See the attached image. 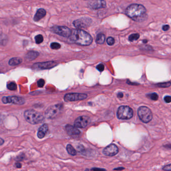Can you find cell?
<instances>
[{
  "label": "cell",
  "mask_w": 171,
  "mask_h": 171,
  "mask_svg": "<svg viewBox=\"0 0 171 171\" xmlns=\"http://www.w3.org/2000/svg\"><path fill=\"white\" fill-rule=\"evenodd\" d=\"M148 41L147 40V39H145V40H143V42L144 43V44H146V43L148 42Z\"/></svg>",
  "instance_id": "obj_42"
},
{
  "label": "cell",
  "mask_w": 171,
  "mask_h": 171,
  "mask_svg": "<svg viewBox=\"0 0 171 171\" xmlns=\"http://www.w3.org/2000/svg\"><path fill=\"white\" fill-rule=\"evenodd\" d=\"M66 130L70 135H77L80 134V131L75 126L68 124L66 126Z\"/></svg>",
  "instance_id": "obj_15"
},
{
  "label": "cell",
  "mask_w": 171,
  "mask_h": 171,
  "mask_svg": "<svg viewBox=\"0 0 171 171\" xmlns=\"http://www.w3.org/2000/svg\"><path fill=\"white\" fill-rule=\"evenodd\" d=\"M39 53L37 51H31L28 52L25 56V58L28 61H32L39 56Z\"/></svg>",
  "instance_id": "obj_18"
},
{
  "label": "cell",
  "mask_w": 171,
  "mask_h": 171,
  "mask_svg": "<svg viewBox=\"0 0 171 171\" xmlns=\"http://www.w3.org/2000/svg\"><path fill=\"white\" fill-rule=\"evenodd\" d=\"M124 168H117V169H115L114 170H124Z\"/></svg>",
  "instance_id": "obj_41"
},
{
  "label": "cell",
  "mask_w": 171,
  "mask_h": 171,
  "mask_svg": "<svg viewBox=\"0 0 171 171\" xmlns=\"http://www.w3.org/2000/svg\"><path fill=\"white\" fill-rule=\"evenodd\" d=\"M35 39L36 43L38 44H39L42 43L43 40H44V38H43V36L42 35H38L35 38Z\"/></svg>",
  "instance_id": "obj_27"
},
{
  "label": "cell",
  "mask_w": 171,
  "mask_h": 171,
  "mask_svg": "<svg viewBox=\"0 0 171 171\" xmlns=\"http://www.w3.org/2000/svg\"><path fill=\"white\" fill-rule=\"evenodd\" d=\"M22 59L20 57H14L9 61V64L11 66H16L21 64Z\"/></svg>",
  "instance_id": "obj_19"
},
{
  "label": "cell",
  "mask_w": 171,
  "mask_h": 171,
  "mask_svg": "<svg viewBox=\"0 0 171 171\" xmlns=\"http://www.w3.org/2000/svg\"><path fill=\"white\" fill-rule=\"evenodd\" d=\"M8 37L5 34L0 35V44L2 45H6L8 42Z\"/></svg>",
  "instance_id": "obj_22"
},
{
  "label": "cell",
  "mask_w": 171,
  "mask_h": 171,
  "mask_svg": "<svg viewBox=\"0 0 171 171\" xmlns=\"http://www.w3.org/2000/svg\"><path fill=\"white\" fill-rule=\"evenodd\" d=\"M138 115L141 120L144 123L150 122L153 115L151 110L146 106H141L138 110Z\"/></svg>",
  "instance_id": "obj_4"
},
{
  "label": "cell",
  "mask_w": 171,
  "mask_h": 171,
  "mask_svg": "<svg viewBox=\"0 0 171 171\" xmlns=\"http://www.w3.org/2000/svg\"><path fill=\"white\" fill-rule=\"evenodd\" d=\"M24 117L27 122L33 124H36L43 122L44 117L43 115L34 110H26L24 113Z\"/></svg>",
  "instance_id": "obj_3"
},
{
  "label": "cell",
  "mask_w": 171,
  "mask_h": 171,
  "mask_svg": "<svg viewBox=\"0 0 171 171\" xmlns=\"http://www.w3.org/2000/svg\"><path fill=\"white\" fill-rule=\"evenodd\" d=\"M4 143V140L2 138H0V146L2 145Z\"/></svg>",
  "instance_id": "obj_39"
},
{
  "label": "cell",
  "mask_w": 171,
  "mask_h": 171,
  "mask_svg": "<svg viewBox=\"0 0 171 171\" xmlns=\"http://www.w3.org/2000/svg\"><path fill=\"white\" fill-rule=\"evenodd\" d=\"M156 86H158L159 87H162V88H166V87H169L171 86V82L169 81V82H163V83H160Z\"/></svg>",
  "instance_id": "obj_25"
},
{
  "label": "cell",
  "mask_w": 171,
  "mask_h": 171,
  "mask_svg": "<svg viewBox=\"0 0 171 171\" xmlns=\"http://www.w3.org/2000/svg\"><path fill=\"white\" fill-rule=\"evenodd\" d=\"M163 170L164 171H170L171 170V164L165 166L163 168Z\"/></svg>",
  "instance_id": "obj_33"
},
{
  "label": "cell",
  "mask_w": 171,
  "mask_h": 171,
  "mask_svg": "<svg viewBox=\"0 0 171 171\" xmlns=\"http://www.w3.org/2000/svg\"><path fill=\"white\" fill-rule=\"evenodd\" d=\"M69 38L74 43L81 46H89L93 42L92 36L88 33L79 29L72 30Z\"/></svg>",
  "instance_id": "obj_2"
},
{
  "label": "cell",
  "mask_w": 171,
  "mask_h": 171,
  "mask_svg": "<svg viewBox=\"0 0 171 171\" xmlns=\"http://www.w3.org/2000/svg\"><path fill=\"white\" fill-rule=\"evenodd\" d=\"M107 43L109 45L112 46L115 43V39L113 37H108L107 39Z\"/></svg>",
  "instance_id": "obj_29"
},
{
  "label": "cell",
  "mask_w": 171,
  "mask_h": 171,
  "mask_svg": "<svg viewBox=\"0 0 171 171\" xmlns=\"http://www.w3.org/2000/svg\"><path fill=\"white\" fill-rule=\"evenodd\" d=\"M62 104H58L53 105L50 107L46 111V115L47 117L49 118H54L60 112L62 109Z\"/></svg>",
  "instance_id": "obj_9"
},
{
  "label": "cell",
  "mask_w": 171,
  "mask_h": 171,
  "mask_svg": "<svg viewBox=\"0 0 171 171\" xmlns=\"http://www.w3.org/2000/svg\"><path fill=\"white\" fill-rule=\"evenodd\" d=\"M16 167L18 168H21L22 167V165H21V164H20V163H17V164H16Z\"/></svg>",
  "instance_id": "obj_37"
},
{
  "label": "cell",
  "mask_w": 171,
  "mask_h": 171,
  "mask_svg": "<svg viewBox=\"0 0 171 171\" xmlns=\"http://www.w3.org/2000/svg\"><path fill=\"white\" fill-rule=\"evenodd\" d=\"M2 102L4 104H13L17 105H22L25 102L24 98L15 96H5L2 99Z\"/></svg>",
  "instance_id": "obj_7"
},
{
  "label": "cell",
  "mask_w": 171,
  "mask_h": 171,
  "mask_svg": "<svg viewBox=\"0 0 171 171\" xmlns=\"http://www.w3.org/2000/svg\"><path fill=\"white\" fill-rule=\"evenodd\" d=\"M46 15V11L44 9H39L37 10L34 17V20L35 22H38L40 21L41 19L43 18Z\"/></svg>",
  "instance_id": "obj_17"
},
{
  "label": "cell",
  "mask_w": 171,
  "mask_h": 171,
  "mask_svg": "<svg viewBox=\"0 0 171 171\" xmlns=\"http://www.w3.org/2000/svg\"><path fill=\"white\" fill-rule=\"evenodd\" d=\"M169 29H170V26L169 25H165L163 26V27H162V29L164 31H167Z\"/></svg>",
  "instance_id": "obj_34"
},
{
  "label": "cell",
  "mask_w": 171,
  "mask_h": 171,
  "mask_svg": "<svg viewBox=\"0 0 171 171\" xmlns=\"http://www.w3.org/2000/svg\"><path fill=\"white\" fill-rule=\"evenodd\" d=\"M92 20L89 18H82L74 21L73 25L77 28L81 29L87 28L92 24Z\"/></svg>",
  "instance_id": "obj_10"
},
{
  "label": "cell",
  "mask_w": 171,
  "mask_h": 171,
  "mask_svg": "<svg viewBox=\"0 0 171 171\" xmlns=\"http://www.w3.org/2000/svg\"><path fill=\"white\" fill-rule=\"evenodd\" d=\"M7 88L10 90H16L17 89V85L14 82H11L7 85Z\"/></svg>",
  "instance_id": "obj_26"
},
{
  "label": "cell",
  "mask_w": 171,
  "mask_h": 171,
  "mask_svg": "<svg viewBox=\"0 0 171 171\" xmlns=\"http://www.w3.org/2000/svg\"><path fill=\"white\" fill-rule=\"evenodd\" d=\"M119 152V149L116 145L111 144L106 147L103 150V153L107 156H114Z\"/></svg>",
  "instance_id": "obj_14"
},
{
  "label": "cell",
  "mask_w": 171,
  "mask_h": 171,
  "mask_svg": "<svg viewBox=\"0 0 171 171\" xmlns=\"http://www.w3.org/2000/svg\"><path fill=\"white\" fill-rule=\"evenodd\" d=\"M89 118L87 116H81L75 121V126L79 128H84L89 122Z\"/></svg>",
  "instance_id": "obj_13"
},
{
  "label": "cell",
  "mask_w": 171,
  "mask_h": 171,
  "mask_svg": "<svg viewBox=\"0 0 171 171\" xmlns=\"http://www.w3.org/2000/svg\"><path fill=\"white\" fill-rule=\"evenodd\" d=\"M140 37V35L138 33L132 34L129 37V40L131 42H133L136 40H137Z\"/></svg>",
  "instance_id": "obj_23"
},
{
  "label": "cell",
  "mask_w": 171,
  "mask_h": 171,
  "mask_svg": "<svg viewBox=\"0 0 171 171\" xmlns=\"http://www.w3.org/2000/svg\"><path fill=\"white\" fill-rule=\"evenodd\" d=\"M117 96L119 98H122L123 97V94L122 92H119L118 95H117Z\"/></svg>",
  "instance_id": "obj_36"
},
{
  "label": "cell",
  "mask_w": 171,
  "mask_h": 171,
  "mask_svg": "<svg viewBox=\"0 0 171 171\" xmlns=\"http://www.w3.org/2000/svg\"><path fill=\"white\" fill-rule=\"evenodd\" d=\"M48 129H49V128H48V124H44L39 129L38 134H37L38 137L39 139H42L43 138H44L47 134V133L48 132Z\"/></svg>",
  "instance_id": "obj_16"
},
{
  "label": "cell",
  "mask_w": 171,
  "mask_h": 171,
  "mask_svg": "<svg viewBox=\"0 0 171 171\" xmlns=\"http://www.w3.org/2000/svg\"><path fill=\"white\" fill-rule=\"evenodd\" d=\"M88 4L89 8L93 10L103 9L106 7L105 0H90Z\"/></svg>",
  "instance_id": "obj_12"
},
{
  "label": "cell",
  "mask_w": 171,
  "mask_h": 171,
  "mask_svg": "<svg viewBox=\"0 0 171 171\" xmlns=\"http://www.w3.org/2000/svg\"><path fill=\"white\" fill-rule=\"evenodd\" d=\"M91 170H105V169H100V168H93L91 169Z\"/></svg>",
  "instance_id": "obj_38"
},
{
  "label": "cell",
  "mask_w": 171,
  "mask_h": 171,
  "mask_svg": "<svg viewBox=\"0 0 171 171\" xmlns=\"http://www.w3.org/2000/svg\"><path fill=\"white\" fill-rule=\"evenodd\" d=\"M145 49L148 51H153L152 47L150 46V45H146L145 46Z\"/></svg>",
  "instance_id": "obj_35"
},
{
  "label": "cell",
  "mask_w": 171,
  "mask_h": 171,
  "mask_svg": "<svg viewBox=\"0 0 171 171\" xmlns=\"http://www.w3.org/2000/svg\"><path fill=\"white\" fill-rule=\"evenodd\" d=\"M147 96L148 98H150L151 99H152L153 100H155V101L157 100L159 98L158 95L156 93H152L147 94Z\"/></svg>",
  "instance_id": "obj_24"
},
{
  "label": "cell",
  "mask_w": 171,
  "mask_h": 171,
  "mask_svg": "<svg viewBox=\"0 0 171 171\" xmlns=\"http://www.w3.org/2000/svg\"><path fill=\"white\" fill-rule=\"evenodd\" d=\"M165 147L168 148V149H171V145H167L165 146Z\"/></svg>",
  "instance_id": "obj_40"
},
{
  "label": "cell",
  "mask_w": 171,
  "mask_h": 171,
  "mask_svg": "<svg viewBox=\"0 0 171 171\" xmlns=\"http://www.w3.org/2000/svg\"><path fill=\"white\" fill-rule=\"evenodd\" d=\"M133 115V110L128 106H121L117 111V117L120 119H130Z\"/></svg>",
  "instance_id": "obj_5"
},
{
  "label": "cell",
  "mask_w": 171,
  "mask_h": 171,
  "mask_svg": "<svg viewBox=\"0 0 171 171\" xmlns=\"http://www.w3.org/2000/svg\"><path fill=\"white\" fill-rule=\"evenodd\" d=\"M67 150L68 152L72 156H75L77 155V151L71 145H68L67 146Z\"/></svg>",
  "instance_id": "obj_21"
},
{
  "label": "cell",
  "mask_w": 171,
  "mask_h": 171,
  "mask_svg": "<svg viewBox=\"0 0 171 171\" xmlns=\"http://www.w3.org/2000/svg\"><path fill=\"white\" fill-rule=\"evenodd\" d=\"M104 68H105V66L103 64H100L97 66V69L100 72L103 71L104 70Z\"/></svg>",
  "instance_id": "obj_31"
},
{
  "label": "cell",
  "mask_w": 171,
  "mask_h": 171,
  "mask_svg": "<svg viewBox=\"0 0 171 171\" xmlns=\"http://www.w3.org/2000/svg\"><path fill=\"white\" fill-rule=\"evenodd\" d=\"M61 46L59 43H56V42H53L51 44V48L52 49L57 50L60 49L61 48Z\"/></svg>",
  "instance_id": "obj_28"
},
{
  "label": "cell",
  "mask_w": 171,
  "mask_h": 171,
  "mask_svg": "<svg viewBox=\"0 0 171 171\" xmlns=\"http://www.w3.org/2000/svg\"><path fill=\"white\" fill-rule=\"evenodd\" d=\"M164 100L166 103H170L171 102V96H166L164 98Z\"/></svg>",
  "instance_id": "obj_32"
},
{
  "label": "cell",
  "mask_w": 171,
  "mask_h": 171,
  "mask_svg": "<svg viewBox=\"0 0 171 171\" xmlns=\"http://www.w3.org/2000/svg\"><path fill=\"white\" fill-rule=\"evenodd\" d=\"M45 81L43 79H40L38 81L37 85L39 87H43L45 85Z\"/></svg>",
  "instance_id": "obj_30"
},
{
  "label": "cell",
  "mask_w": 171,
  "mask_h": 171,
  "mask_svg": "<svg viewBox=\"0 0 171 171\" xmlns=\"http://www.w3.org/2000/svg\"><path fill=\"white\" fill-rule=\"evenodd\" d=\"M57 65L55 61H48L45 62H40L34 64L33 65V68L35 69H47L55 67Z\"/></svg>",
  "instance_id": "obj_11"
},
{
  "label": "cell",
  "mask_w": 171,
  "mask_h": 171,
  "mask_svg": "<svg viewBox=\"0 0 171 171\" xmlns=\"http://www.w3.org/2000/svg\"><path fill=\"white\" fill-rule=\"evenodd\" d=\"M51 30L56 34L66 38L70 37L72 33V30L66 26H55L51 28Z\"/></svg>",
  "instance_id": "obj_6"
},
{
  "label": "cell",
  "mask_w": 171,
  "mask_h": 171,
  "mask_svg": "<svg viewBox=\"0 0 171 171\" xmlns=\"http://www.w3.org/2000/svg\"><path fill=\"white\" fill-rule=\"evenodd\" d=\"M105 35L102 33L99 34L96 39V43H98L99 44H103L105 42Z\"/></svg>",
  "instance_id": "obj_20"
},
{
  "label": "cell",
  "mask_w": 171,
  "mask_h": 171,
  "mask_svg": "<svg viewBox=\"0 0 171 171\" xmlns=\"http://www.w3.org/2000/svg\"><path fill=\"white\" fill-rule=\"evenodd\" d=\"M87 98V94L79 93H68L64 96V100L66 101H75L85 99Z\"/></svg>",
  "instance_id": "obj_8"
},
{
  "label": "cell",
  "mask_w": 171,
  "mask_h": 171,
  "mask_svg": "<svg viewBox=\"0 0 171 171\" xmlns=\"http://www.w3.org/2000/svg\"><path fill=\"white\" fill-rule=\"evenodd\" d=\"M126 14L129 18L138 22L145 21L148 18L147 10L141 4H133L130 5L126 10Z\"/></svg>",
  "instance_id": "obj_1"
}]
</instances>
